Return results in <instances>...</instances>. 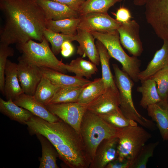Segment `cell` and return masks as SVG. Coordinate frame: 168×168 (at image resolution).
Returning <instances> with one entry per match:
<instances>
[{
    "instance_id": "8fae6325",
    "label": "cell",
    "mask_w": 168,
    "mask_h": 168,
    "mask_svg": "<svg viewBox=\"0 0 168 168\" xmlns=\"http://www.w3.org/2000/svg\"><path fill=\"white\" fill-rule=\"evenodd\" d=\"M139 30L140 26L134 20L121 23L117 29L121 44L130 54L136 57L140 56L143 51Z\"/></svg>"
},
{
    "instance_id": "f35d334b",
    "label": "cell",
    "mask_w": 168,
    "mask_h": 168,
    "mask_svg": "<svg viewBox=\"0 0 168 168\" xmlns=\"http://www.w3.org/2000/svg\"><path fill=\"white\" fill-rule=\"evenodd\" d=\"M131 164V162L128 160H120L116 158L110 162L105 168H129Z\"/></svg>"
},
{
    "instance_id": "d6986e66",
    "label": "cell",
    "mask_w": 168,
    "mask_h": 168,
    "mask_svg": "<svg viewBox=\"0 0 168 168\" xmlns=\"http://www.w3.org/2000/svg\"><path fill=\"white\" fill-rule=\"evenodd\" d=\"M5 96L13 100L23 93L19 81L17 64L7 59L5 69Z\"/></svg>"
},
{
    "instance_id": "2e32d148",
    "label": "cell",
    "mask_w": 168,
    "mask_h": 168,
    "mask_svg": "<svg viewBox=\"0 0 168 168\" xmlns=\"http://www.w3.org/2000/svg\"><path fill=\"white\" fill-rule=\"evenodd\" d=\"M95 39L91 32L85 30L78 29L75 35V41L79 44L77 54L83 57H87L90 61L98 65L100 57L95 43Z\"/></svg>"
},
{
    "instance_id": "60d3db41",
    "label": "cell",
    "mask_w": 168,
    "mask_h": 168,
    "mask_svg": "<svg viewBox=\"0 0 168 168\" xmlns=\"http://www.w3.org/2000/svg\"><path fill=\"white\" fill-rule=\"evenodd\" d=\"M147 0H133L134 4L138 6L145 5Z\"/></svg>"
},
{
    "instance_id": "ac0fdd59",
    "label": "cell",
    "mask_w": 168,
    "mask_h": 168,
    "mask_svg": "<svg viewBox=\"0 0 168 168\" xmlns=\"http://www.w3.org/2000/svg\"><path fill=\"white\" fill-rule=\"evenodd\" d=\"M43 76L60 87H84L91 81L83 77L71 76L47 68H40Z\"/></svg>"
},
{
    "instance_id": "ffe728a7",
    "label": "cell",
    "mask_w": 168,
    "mask_h": 168,
    "mask_svg": "<svg viewBox=\"0 0 168 168\" xmlns=\"http://www.w3.org/2000/svg\"><path fill=\"white\" fill-rule=\"evenodd\" d=\"M148 114L156 123L162 138L168 140V104L166 101L160 102L147 107Z\"/></svg>"
},
{
    "instance_id": "4fadbf2b",
    "label": "cell",
    "mask_w": 168,
    "mask_h": 168,
    "mask_svg": "<svg viewBox=\"0 0 168 168\" xmlns=\"http://www.w3.org/2000/svg\"><path fill=\"white\" fill-rule=\"evenodd\" d=\"M86 110L100 115L119 109L120 99L118 89L105 88L104 91L86 105Z\"/></svg>"
},
{
    "instance_id": "1f68e13d",
    "label": "cell",
    "mask_w": 168,
    "mask_h": 168,
    "mask_svg": "<svg viewBox=\"0 0 168 168\" xmlns=\"http://www.w3.org/2000/svg\"><path fill=\"white\" fill-rule=\"evenodd\" d=\"M99 116L108 124L118 129L138 125V123L135 121L126 117L120 108L108 113Z\"/></svg>"
},
{
    "instance_id": "ab89813d",
    "label": "cell",
    "mask_w": 168,
    "mask_h": 168,
    "mask_svg": "<svg viewBox=\"0 0 168 168\" xmlns=\"http://www.w3.org/2000/svg\"><path fill=\"white\" fill-rule=\"evenodd\" d=\"M74 51V47L71 42L66 41L63 43L61 46L60 52L63 57L68 58L71 56Z\"/></svg>"
},
{
    "instance_id": "d590c367",
    "label": "cell",
    "mask_w": 168,
    "mask_h": 168,
    "mask_svg": "<svg viewBox=\"0 0 168 168\" xmlns=\"http://www.w3.org/2000/svg\"><path fill=\"white\" fill-rule=\"evenodd\" d=\"M13 48L5 43H0V90L5 96V69L7 58L12 56L14 54Z\"/></svg>"
},
{
    "instance_id": "f546056e",
    "label": "cell",
    "mask_w": 168,
    "mask_h": 168,
    "mask_svg": "<svg viewBox=\"0 0 168 168\" xmlns=\"http://www.w3.org/2000/svg\"><path fill=\"white\" fill-rule=\"evenodd\" d=\"M123 0H86L83 4L78 13L79 16L91 13L107 14L110 8L116 3Z\"/></svg>"
},
{
    "instance_id": "484cf974",
    "label": "cell",
    "mask_w": 168,
    "mask_h": 168,
    "mask_svg": "<svg viewBox=\"0 0 168 168\" xmlns=\"http://www.w3.org/2000/svg\"><path fill=\"white\" fill-rule=\"evenodd\" d=\"M63 66L67 71L74 73L75 76L84 77L87 79L91 78L98 71L96 65L81 57L72 60L69 64L63 63Z\"/></svg>"
},
{
    "instance_id": "8992f818",
    "label": "cell",
    "mask_w": 168,
    "mask_h": 168,
    "mask_svg": "<svg viewBox=\"0 0 168 168\" xmlns=\"http://www.w3.org/2000/svg\"><path fill=\"white\" fill-rule=\"evenodd\" d=\"M95 39L100 41L107 49L111 58L119 62L122 70L127 73L133 80L138 82L141 72V61L137 57L128 56L121 45L119 33L116 30L105 33L91 32Z\"/></svg>"
},
{
    "instance_id": "4316f807",
    "label": "cell",
    "mask_w": 168,
    "mask_h": 168,
    "mask_svg": "<svg viewBox=\"0 0 168 168\" xmlns=\"http://www.w3.org/2000/svg\"><path fill=\"white\" fill-rule=\"evenodd\" d=\"M80 21L79 17L58 20H47L46 27L55 32L75 35L77 32Z\"/></svg>"
},
{
    "instance_id": "ba28073f",
    "label": "cell",
    "mask_w": 168,
    "mask_h": 168,
    "mask_svg": "<svg viewBox=\"0 0 168 168\" xmlns=\"http://www.w3.org/2000/svg\"><path fill=\"white\" fill-rule=\"evenodd\" d=\"M145 7L147 23L158 37L168 41V0H147Z\"/></svg>"
},
{
    "instance_id": "5bb4252c",
    "label": "cell",
    "mask_w": 168,
    "mask_h": 168,
    "mask_svg": "<svg viewBox=\"0 0 168 168\" xmlns=\"http://www.w3.org/2000/svg\"><path fill=\"white\" fill-rule=\"evenodd\" d=\"M117 137L105 139L97 147L92 161L89 168H105L117 157Z\"/></svg>"
},
{
    "instance_id": "b9f144b4",
    "label": "cell",
    "mask_w": 168,
    "mask_h": 168,
    "mask_svg": "<svg viewBox=\"0 0 168 168\" xmlns=\"http://www.w3.org/2000/svg\"><path fill=\"white\" fill-rule=\"evenodd\" d=\"M166 101L168 104V94L167 95V97H166Z\"/></svg>"
},
{
    "instance_id": "d4e9b609",
    "label": "cell",
    "mask_w": 168,
    "mask_h": 168,
    "mask_svg": "<svg viewBox=\"0 0 168 168\" xmlns=\"http://www.w3.org/2000/svg\"><path fill=\"white\" fill-rule=\"evenodd\" d=\"M141 82V85L137 88V91L142 94L140 103L142 107L147 109L148 106L162 100L154 80L150 78Z\"/></svg>"
},
{
    "instance_id": "9a60e30c",
    "label": "cell",
    "mask_w": 168,
    "mask_h": 168,
    "mask_svg": "<svg viewBox=\"0 0 168 168\" xmlns=\"http://www.w3.org/2000/svg\"><path fill=\"white\" fill-rule=\"evenodd\" d=\"M13 101L16 104L27 110L33 115L49 122H56L59 119L51 113L46 105L37 100L34 96L23 93Z\"/></svg>"
},
{
    "instance_id": "7402d4cb",
    "label": "cell",
    "mask_w": 168,
    "mask_h": 168,
    "mask_svg": "<svg viewBox=\"0 0 168 168\" xmlns=\"http://www.w3.org/2000/svg\"><path fill=\"white\" fill-rule=\"evenodd\" d=\"M0 111L11 120L25 124L33 115L27 110L16 104L12 100L6 101L1 98Z\"/></svg>"
},
{
    "instance_id": "3957f363",
    "label": "cell",
    "mask_w": 168,
    "mask_h": 168,
    "mask_svg": "<svg viewBox=\"0 0 168 168\" xmlns=\"http://www.w3.org/2000/svg\"><path fill=\"white\" fill-rule=\"evenodd\" d=\"M119 130L99 115L86 110L81 122L80 134L90 165L100 144L105 139L117 137Z\"/></svg>"
},
{
    "instance_id": "9c48e42d",
    "label": "cell",
    "mask_w": 168,
    "mask_h": 168,
    "mask_svg": "<svg viewBox=\"0 0 168 168\" xmlns=\"http://www.w3.org/2000/svg\"><path fill=\"white\" fill-rule=\"evenodd\" d=\"M46 106L53 114L80 133L81 122L86 110V105L76 102L48 104Z\"/></svg>"
},
{
    "instance_id": "d6a6232c",
    "label": "cell",
    "mask_w": 168,
    "mask_h": 168,
    "mask_svg": "<svg viewBox=\"0 0 168 168\" xmlns=\"http://www.w3.org/2000/svg\"><path fill=\"white\" fill-rule=\"evenodd\" d=\"M44 36L49 42L51 45V50L56 55L61 51V46L63 43L66 41H75V35H65L61 33L53 32L45 29L43 34Z\"/></svg>"
},
{
    "instance_id": "7a4b0ae2",
    "label": "cell",
    "mask_w": 168,
    "mask_h": 168,
    "mask_svg": "<svg viewBox=\"0 0 168 168\" xmlns=\"http://www.w3.org/2000/svg\"><path fill=\"white\" fill-rule=\"evenodd\" d=\"M31 134H41L56 148L58 157L70 168H88L86 158L79 133L61 119L49 122L33 115L26 123Z\"/></svg>"
},
{
    "instance_id": "e575fe53",
    "label": "cell",
    "mask_w": 168,
    "mask_h": 168,
    "mask_svg": "<svg viewBox=\"0 0 168 168\" xmlns=\"http://www.w3.org/2000/svg\"><path fill=\"white\" fill-rule=\"evenodd\" d=\"M150 78L156 82L161 100L166 101L168 93V65L158 71Z\"/></svg>"
},
{
    "instance_id": "e0dca14e",
    "label": "cell",
    "mask_w": 168,
    "mask_h": 168,
    "mask_svg": "<svg viewBox=\"0 0 168 168\" xmlns=\"http://www.w3.org/2000/svg\"><path fill=\"white\" fill-rule=\"evenodd\" d=\"M43 10L47 20H58L79 17L77 12L68 6L51 0H37Z\"/></svg>"
},
{
    "instance_id": "6da1fadb",
    "label": "cell",
    "mask_w": 168,
    "mask_h": 168,
    "mask_svg": "<svg viewBox=\"0 0 168 168\" xmlns=\"http://www.w3.org/2000/svg\"><path fill=\"white\" fill-rule=\"evenodd\" d=\"M0 9L5 17L0 42L9 45L42 41L47 19L37 0H0Z\"/></svg>"
},
{
    "instance_id": "836d02e7",
    "label": "cell",
    "mask_w": 168,
    "mask_h": 168,
    "mask_svg": "<svg viewBox=\"0 0 168 168\" xmlns=\"http://www.w3.org/2000/svg\"><path fill=\"white\" fill-rule=\"evenodd\" d=\"M159 143L156 142L146 144L129 168H146L149 159L152 157L154 150Z\"/></svg>"
},
{
    "instance_id": "83f0119b",
    "label": "cell",
    "mask_w": 168,
    "mask_h": 168,
    "mask_svg": "<svg viewBox=\"0 0 168 168\" xmlns=\"http://www.w3.org/2000/svg\"><path fill=\"white\" fill-rule=\"evenodd\" d=\"M60 87L44 76L39 83L34 96L38 101L46 105L48 104Z\"/></svg>"
},
{
    "instance_id": "5b68a950",
    "label": "cell",
    "mask_w": 168,
    "mask_h": 168,
    "mask_svg": "<svg viewBox=\"0 0 168 168\" xmlns=\"http://www.w3.org/2000/svg\"><path fill=\"white\" fill-rule=\"evenodd\" d=\"M16 48L22 53L19 58L32 64L63 73L67 72L63 67V63L56 57L44 36L40 43L30 40L24 43L16 44Z\"/></svg>"
},
{
    "instance_id": "74e56055",
    "label": "cell",
    "mask_w": 168,
    "mask_h": 168,
    "mask_svg": "<svg viewBox=\"0 0 168 168\" xmlns=\"http://www.w3.org/2000/svg\"><path fill=\"white\" fill-rule=\"evenodd\" d=\"M65 5L78 12L86 0H51Z\"/></svg>"
},
{
    "instance_id": "4dcf8cb0",
    "label": "cell",
    "mask_w": 168,
    "mask_h": 168,
    "mask_svg": "<svg viewBox=\"0 0 168 168\" xmlns=\"http://www.w3.org/2000/svg\"><path fill=\"white\" fill-rule=\"evenodd\" d=\"M83 87H60L49 104L76 102Z\"/></svg>"
},
{
    "instance_id": "30bf717a",
    "label": "cell",
    "mask_w": 168,
    "mask_h": 168,
    "mask_svg": "<svg viewBox=\"0 0 168 168\" xmlns=\"http://www.w3.org/2000/svg\"><path fill=\"white\" fill-rule=\"evenodd\" d=\"M78 29L105 33L117 30L121 23L108 14L91 13L79 16Z\"/></svg>"
},
{
    "instance_id": "8d00e7d4",
    "label": "cell",
    "mask_w": 168,
    "mask_h": 168,
    "mask_svg": "<svg viewBox=\"0 0 168 168\" xmlns=\"http://www.w3.org/2000/svg\"><path fill=\"white\" fill-rule=\"evenodd\" d=\"M115 16L116 20L121 23H126L131 20L132 16L130 11L127 8L121 7L115 13L113 14Z\"/></svg>"
},
{
    "instance_id": "cb8c5ba5",
    "label": "cell",
    "mask_w": 168,
    "mask_h": 168,
    "mask_svg": "<svg viewBox=\"0 0 168 168\" xmlns=\"http://www.w3.org/2000/svg\"><path fill=\"white\" fill-rule=\"evenodd\" d=\"M96 44L99 55L102 77L105 88H111L118 89L110 70V60L111 58L107 49L103 44L97 40Z\"/></svg>"
},
{
    "instance_id": "603a6c76",
    "label": "cell",
    "mask_w": 168,
    "mask_h": 168,
    "mask_svg": "<svg viewBox=\"0 0 168 168\" xmlns=\"http://www.w3.org/2000/svg\"><path fill=\"white\" fill-rule=\"evenodd\" d=\"M42 147V155L40 159L39 168H58L57 163L58 153L52 144L44 136L36 134Z\"/></svg>"
},
{
    "instance_id": "52a82bcc",
    "label": "cell",
    "mask_w": 168,
    "mask_h": 168,
    "mask_svg": "<svg viewBox=\"0 0 168 168\" xmlns=\"http://www.w3.org/2000/svg\"><path fill=\"white\" fill-rule=\"evenodd\" d=\"M117 137V158L128 160L131 165L152 136L142 127L137 125L119 129Z\"/></svg>"
},
{
    "instance_id": "44dd1931",
    "label": "cell",
    "mask_w": 168,
    "mask_h": 168,
    "mask_svg": "<svg viewBox=\"0 0 168 168\" xmlns=\"http://www.w3.org/2000/svg\"><path fill=\"white\" fill-rule=\"evenodd\" d=\"M168 65V41L163 40L161 48L156 52L146 68L139 73V80L141 81L150 78L158 71Z\"/></svg>"
},
{
    "instance_id": "277c9868",
    "label": "cell",
    "mask_w": 168,
    "mask_h": 168,
    "mask_svg": "<svg viewBox=\"0 0 168 168\" xmlns=\"http://www.w3.org/2000/svg\"><path fill=\"white\" fill-rule=\"evenodd\" d=\"M112 66L114 73V79L119 93V108L123 114L128 119L135 121L146 128L155 129V125L152 121L141 115L135 108L132 96L134 81L117 65L113 64Z\"/></svg>"
},
{
    "instance_id": "7c38bea8",
    "label": "cell",
    "mask_w": 168,
    "mask_h": 168,
    "mask_svg": "<svg viewBox=\"0 0 168 168\" xmlns=\"http://www.w3.org/2000/svg\"><path fill=\"white\" fill-rule=\"evenodd\" d=\"M18 60V76L23 93L34 96L43 77L40 69L19 57Z\"/></svg>"
},
{
    "instance_id": "f1b7e54d",
    "label": "cell",
    "mask_w": 168,
    "mask_h": 168,
    "mask_svg": "<svg viewBox=\"0 0 168 168\" xmlns=\"http://www.w3.org/2000/svg\"><path fill=\"white\" fill-rule=\"evenodd\" d=\"M105 88L102 78H96L83 87L77 102L87 105L102 93Z\"/></svg>"
}]
</instances>
